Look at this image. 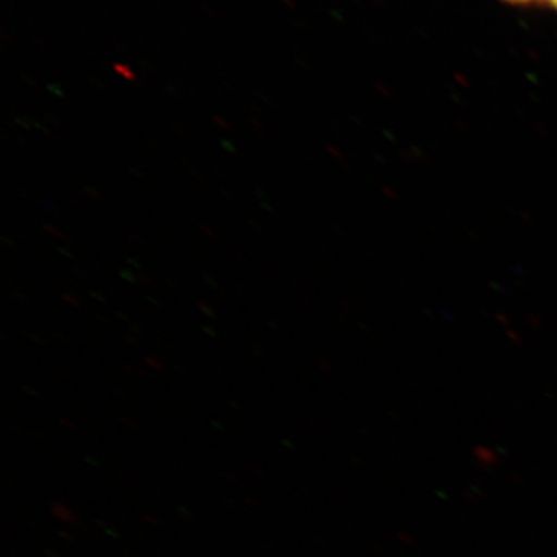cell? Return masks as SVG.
<instances>
[{"label": "cell", "mask_w": 557, "mask_h": 557, "mask_svg": "<svg viewBox=\"0 0 557 557\" xmlns=\"http://www.w3.org/2000/svg\"><path fill=\"white\" fill-rule=\"evenodd\" d=\"M504 2L512 3V5H530V3H534L536 0H504Z\"/></svg>", "instance_id": "obj_1"}, {"label": "cell", "mask_w": 557, "mask_h": 557, "mask_svg": "<svg viewBox=\"0 0 557 557\" xmlns=\"http://www.w3.org/2000/svg\"><path fill=\"white\" fill-rule=\"evenodd\" d=\"M548 3L557 11V0H548Z\"/></svg>", "instance_id": "obj_2"}]
</instances>
